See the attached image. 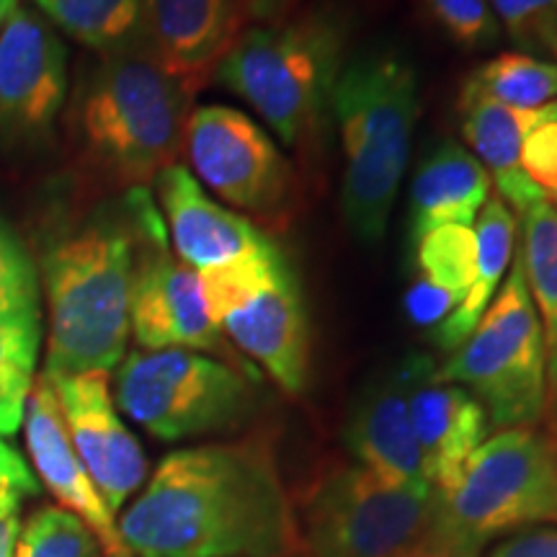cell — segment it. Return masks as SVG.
Listing matches in <instances>:
<instances>
[{
	"label": "cell",
	"instance_id": "obj_31",
	"mask_svg": "<svg viewBox=\"0 0 557 557\" xmlns=\"http://www.w3.org/2000/svg\"><path fill=\"white\" fill-rule=\"evenodd\" d=\"M498 26L524 50L553 52L557 41V0H487Z\"/></svg>",
	"mask_w": 557,
	"mask_h": 557
},
{
	"label": "cell",
	"instance_id": "obj_4",
	"mask_svg": "<svg viewBox=\"0 0 557 557\" xmlns=\"http://www.w3.org/2000/svg\"><path fill=\"white\" fill-rule=\"evenodd\" d=\"M421 111V83L406 54L393 47L354 52L333 90L344 181L341 209L346 227L364 246L385 238L406 176Z\"/></svg>",
	"mask_w": 557,
	"mask_h": 557
},
{
	"label": "cell",
	"instance_id": "obj_33",
	"mask_svg": "<svg viewBox=\"0 0 557 557\" xmlns=\"http://www.w3.org/2000/svg\"><path fill=\"white\" fill-rule=\"evenodd\" d=\"M487 557H557V529H524L500 542Z\"/></svg>",
	"mask_w": 557,
	"mask_h": 557
},
{
	"label": "cell",
	"instance_id": "obj_37",
	"mask_svg": "<svg viewBox=\"0 0 557 557\" xmlns=\"http://www.w3.org/2000/svg\"><path fill=\"white\" fill-rule=\"evenodd\" d=\"M400 557H478V555L475 553H468V549L444 545V542L429 537L426 542H423V545L413 547V549H410V553L400 555Z\"/></svg>",
	"mask_w": 557,
	"mask_h": 557
},
{
	"label": "cell",
	"instance_id": "obj_3",
	"mask_svg": "<svg viewBox=\"0 0 557 557\" xmlns=\"http://www.w3.org/2000/svg\"><path fill=\"white\" fill-rule=\"evenodd\" d=\"M137 263V222L129 197L47 243V377L111 372L129 341V299Z\"/></svg>",
	"mask_w": 557,
	"mask_h": 557
},
{
	"label": "cell",
	"instance_id": "obj_29",
	"mask_svg": "<svg viewBox=\"0 0 557 557\" xmlns=\"http://www.w3.org/2000/svg\"><path fill=\"white\" fill-rule=\"evenodd\" d=\"M0 320H41L39 269L5 220H0Z\"/></svg>",
	"mask_w": 557,
	"mask_h": 557
},
{
	"label": "cell",
	"instance_id": "obj_17",
	"mask_svg": "<svg viewBox=\"0 0 557 557\" xmlns=\"http://www.w3.org/2000/svg\"><path fill=\"white\" fill-rule=\"evenodd\" d=\"M24 436L41 485L52 493L60 508L75 513L96 534L103 557H132L114 513L70 442L58 393L47 374H37L32 385L24 413Z\"/></svg>",
	"mask_w": 557,
	"mask_h": 557
},
{
	"label": "cell",
	"instance_id": "obj_32",
	"mask_svg": "<svg viewBox=\"0 0 557 557\" xmlns=\"http://www.w3.org/2000/svg\"><path fill=\"white\" fill-rule=\"evenodd\" d=\"M521 171L545 197L557 191V99L534 111L521 143Z\"/></svg>",
	"mask_w": 557,
	"mask_h": 557
},
{
	"label": "cell",
	"instance_id": "obj_38",
	"mask_svg": "<svg viewBox=\"0 0 557 557\" xmlns=\"http://www.w3.org/2000/svg\"><path fill=\"white\" fill-rule=\"evenodd\" d=\"M18 0H0V29H3L5 18H9V13L16 9Z\"/></svg>",
	"mask_w": 557,
	"mask_h": 557
},
{
	"label": "cell",
	"instance_id": "obj_39",
	"mask_svg": "<svg viewBox=\"0 0 557 557\" xmlns=\"http://www.w3.org/2000/svg\"><path fill=\"white\" fill-rule=\"evenodd\" d=\"M274 557H302V555H292V553H287V555H274Z\"/></svg>",
	"mask_w": 557,
	"mask_h": 557
},
{
	"label": "cell",
	"instance_id": "obj_24",
	"mask_svg": "<svg viewBox=\"0 0 557 557\" xmlns=\"http://www.w3.org/2000/svg\"><path fill=\"white\" fill-rule=\"evenodd\" d=\"M519 261L540 315L547 354V406L557 408V207L547 197L521 214Z\"/></svg>",
	"mask_w": 557,
	"mask_h": 557
},
{
	"label": "cell",
	"instance_id": "obj_26",
	"mask_svg": "<svg viewBox=\"0 0 557 557\" xmlns=\"http://www.w3.org/2000/svg\"><path fill=\"white\" fill-rule=\"evenodd\" d=\"M41 336V320H0V436H13L24 423Z\"/></svg>",
	"mask_w": 557,
	"mask_h": 557
},
{
	"label": "cell",
	"instance_id": "obj_5",
	"mask_svg": "<svg viewBox=\"0 0 557 557\" xmlns=\"http://www.w3.org/2000/svg\"><path fill=\"white\" fill-rule=\"evenodd\" d=\"M346 47L348 24L338 11H295L287 18L248 24L214 78L246 101L284 148L318 160L333 90L348 60Z\"/></svg>",
	"mask_w": 557,
	"mask_h": 557
},
{
	"label": "cell",
	"instance_id": "obj_23",
	"mask_svg": "<svg viewBox=\"0 0 557 557\" xmlns=\"http://www.w3.org/2000/svg\"><path fill=\"white\" fill-rule=\"evenodd\" d=\"M478 274L468 299H465L438 329L431 331V341L442 351H455L465 344V338L478 329L480 318L485 315L487 305L493 302L506 269L513 263V243H517V218L504 199H487L480 212L478 227Z\"/></svg>",
	"mask_w": 557,
	"mask_h": 557
},
{
	"label": "cell",
	"instance_id": "obj_9",
	"mask_svg": "<svg viewBox=\"0 0 557 557\" xmlns=\"http://www.w3.org/2000/svg\"><path fill=\"white\" fill-rule=\"evenodd\" d=\"M470 389L493 429L537 426L547 408V354L519 256L478 329L436 369Z\"/></svg>",
	"mask_w": 557,
	"mask_h": 557
},
{
	"label": "cell",
	"instance_id": "obj_35",
	"mask_svg": "<svg viewBox=\"0 0 557 557\" xmlns=\"http://www.w3.org/2000/svg\"><path fill=\"white\" fill-rule=\"evenodd\" d=\"M18 532V496L11 491H0V557H13Z\"/></svg>",
	"mask_w": 557,
	"mask_h": 557
},
{
	"label": "cell",
	"instance_id": "obj_6",
	"mask_svg": "<svg viewBox=\"0 0 557 557\" xmlns=\"http://www.w3.org/2000/svg\"><path fill=\"white\" fill-rule=\"evenodd\" d=\"M436 496V493H434ZM557 519V444L534 426L498 431L436 496L431 537L480 553L487 542Z\"/></svg>",
	"mask_w": 557,
	"mask_h": 557
},
{
	"label": "cell",
	"instance_id": "obj_19",
	"mask_svg": "<svg viewBox=\"0 0 557 557\" xmlns=\"http://www.w3.org/2000/svg\"><path fill=\"white\" fill-rule=\"evenodd\" d=\"M344 438L348 451L357 457V465L372 475L389 485L434 493L410 423L408 380L403 361L374 377L357 395Z\"/></svg>",
	"mask_w": 557,
	"mask_h": 557
},
{
	"label": "cell",
	"instance_id": "obj_13",
	"mask_svg": "<svg viewBox=\"0 0 557 557\" xmlns=\"http://www.w3.org/2000/svg\"><path fill=\"white\" fill-rule=\"evenodd\" d=\"M67 99V50L52 24L16 5L0 29V139L39 143Z\"/></svg>",
	"mask_w": 557,
	"mask_h": 557
},
{
	"label": "cell",
	"instance_id": "obj_12",
	"mask_svg": "<svg viewBox=\"0 0 557 557\" xmlns=\"http://www.w3.org/2000/svg\"><path fill=\"white\" fill-rule=\"evenodd\" d=\"M137 222V263L132 278L129 331L143 351L189 348L222 354L227 344L209 315L201 278L169 248V227L148 189L127 191Z\"/></svg>",
	"mask_w": 557,
	"mask_h": 557
},
{
	"label": "cell",
	"instance_id": "obj_20",
	"mask_svg": "<svg viewBox=\"0 0 557 557\" xmlns=\"http://www.w3.org/2000/svg\"><path fill=\"white\" fill-rule=\"evenodd\" d=\"M534 111L537 109L521 111L506 107L485 96L470 81H465L457 99L459 132L465 143L496 184L498 199H504L517 214H524L529 207L545 199V191L537 189L521 171V143L534 120Z\"/></svg>",
	"mask_w": 557,
	"mask_h": 557
},
{
	"label": "cell",
	"instance_id": "obj_22",
	"mask_svg": "<svg viewBox=\"0 0 557 557\" xmlns=\"http://www.w3.org/2000/svg\"><path fill=\"white\" fill-rule=\"evenodd\" d=\"M416 276L403 297V310L418 329L434 331L470 295L478 274L475 230L444 225L413 243Z\"/></svg>",
	"mask_w": 557,
	"mask_h": 557
},
{
	"label": "cell",
	"instance_id": "obj_40",
	"mask_svg": "<svg viewBox=\"0 0 557 557\" xmlns=\"http://www.w3.org/2000/svg\"><path fill=\"white\" fill-rule=\"evenodd\" d=\"M549 199H555V201H553V205L557 207V191H555V194H553V197H549Z\"/></svg>",
	"mask_w": 557,
	"mask_h": 557
},
{
	"label": "cell",
	"instance_id": "obj_14",
	"mask_svg": "<svg viewBox=\"0 0 557 557\" xmlns=\"http://www.w3.org/2000/svg\"><path fill=\"white\" fill-rule=\"evenodd\" d=\"M45 374V372H41ZM58 393L70 442L78 451L111 513L122 511L132 493L145 483L148 459L135 434L124 426L109 389V372L47 377Z\"/></svg>",
	"mask_w": 557,
	"mask_h": 557
},
{
	"label": "cell",
	"instance_id": "obj_16",
	"mask_svg": "<svg viewBox=\"0 0 557 557\" xmlns=\"http://www.w3.org/2000/svg\"><path fill=\"white\" fill-rule=\"evenodd\" d=\"M408 380V410L421 449L423 470L436 496L457 483L468 459L485 442L487 413L470 389L444 382L423 354L403 359Z\"/></svg>",
	"mask_w": 557,
	"mask_h": 557
},
{
	"label": "cell",
	"instance_id": "obj_28",
	"mask_svg": "<svg viewBox=\"0 0 557 557\" xmlns=\"http://www.w3.org/2000/svg\"><path fill=\"white\" fill-rule=\"evenodd\" d=\"M13 557H103L99 540L75 513L41 506L21 527Z\"/></svg>",
	"mask_w": 557,
	"mask_h": 557
},
{
	"label": "cell",
	"instance_id": "obj_11",
	"mask_svg": "<svg viewBox=\"0 0 557 557\" xmlns=\"http://www.w3.org/2000/svg\"><path fill=\"white\" fill-rule=\"evenodd\" d=\"M184 148L197 181L261 230H284L295 218V169L243 111L222 103L194 109Z\"/></svg>",
	"mask_w": 557,
	"mask_h": 557
},
{
	"label": "cell",
	"instance_id": "obj_27",
	"mask_svg": "<svg viewBox=\"0 0 557 557\" xmlns=\"http://www.w3.org/2000/svg\"><path fill=\"white\" fill-rule=\"evenodd\" d=\"M485 96L511 109L532 111L557 99V65L524 52H500L468 78Z\"/></svg>",
	"mask_w": 557,
	"mask_h": 557
},
{
	"label": "cell",
	"instance_id": "obj_18",
	"mask_svg": "<svg viewBox=\"0 0 557 557\" xmlns=\"http://www.w3.org/2000/svg\"><path fill=\"white\" fill-rule=\"evenodd\" d=\"M176 259L205 274L274 248L276 240L243 214L209 199L194 173L173 163L152 181Z\"/></svg>",
	"mask_w": 557,
	"mask_h": 557
},
{
	"label": "cell",
	"instance_id": "obj_7",
	"mask_svg": "<svg viewBox=\"0 0 557 557\" xmlns=\"http://www.w3.org/2000/svg\"><path fill=\"white\" fill-rule=\"evenodd\" d=\"M256 372L189 348L132 351L116 367V408L160 442L246 426L259 410Z\"/></svg>",
	"mask_w": 557,
	"mask_h": 557
},
{
	"label": "cell",
	"instance_id": "obj_41",
	"mask_svg": "<svg viewBox=\"0 0 557 557\" xmlns=\"http://www.w3.org/2000/svg\"><path fill=\"white\" fill-rule=\"evenodd\" d=\"M553 54L557 58V41H555V47H553Z\"/></svg>",
	"mask_w": 557,
	"mask_h": 557
},
{
	"label": "cell",
	"instance_id": "obj_2",
	"mask_svg": "<svg viewBox=\"0 0 557 557\" xmlns=\"http://www.w3.org/2000/svg\"><path fill=\"white\" fill-rule=\"evenodd\" d=\"M191 99L135 41L81 73L67 137L81 176L99 191L148 189L184 150Z\"/></svg>",
	"mask_w": 557,
	"mask_h": 557
},
{
	"label": "cell",
	"instance_id": "obj_36",
	"mask_svg": "<svg viewBox=\"0 0 557 557\" xmlns=\"http://www.w3.org/2000/svg\"><path fill=\"white\" fill-rule=\"evenodd\" d=\"M302 0H243L246 24H267V21L287 18L295 13Z\"/></svg>",
	"mask_w": 557,
	"mask_h": 557
},
{
	"label": "cell",
	"instance_id": "obj_15",
	"mask_svg": "<svg viewBox=\"0 0 557 557\" xmlns=\"http://www.w3.org/2000/svg\"><path fill=\"white\" fill-rule=\"evenodd\" d=\"M243 29V0H145L132 41L169 78L197 94Z\"/></svg>",
	"mask_w": 557,
	"mask_h": 557
},
{
	"label": "cell",
	"instance_id": "obj_25",
	"mask_svg": "<svg viewBox=\"0 0 557 557\" xmlns=\"http://www.w3.org/2000/svg\"><path fill=\"white\" fill-rule=\"evenodd\" d=\"M47 21L96 52H109L135 37L145 0H34Z\"/></svg>",
	"mask_w": 557,
	"mask_h": 557
},
{
	"label": "cell",
	"instance_id": "obj_8",
	"mask_svg": "<svg viewBox=\"0 0 557 557\" xmlns=\"http://www.w3.org/2000/svg\"><path fill=\"white\" fill-rule=\"evenodd\" d=\"M199 278L222 336L253 359L278 389L302 395L310 382V318L287 253L274 246L209 269Z\"/></svg>",
	"mask_w": 557,
	"mask_h": 557
},
{
	"label": "cell",
	"instance_id": "obj_21",
	"mask_svg": "<svg viewBox=\"0 0 557 557\" xmlns=\"http://www.w3.org/2000/svg\"><path fill=\"white\" fill-rule=\"evenodd\" d=\"M493 181L483 163L457 143H438L418 163L408 191L410 246L444 225H472L491 199Z\"/></svg>",
	"mask_w": 557,
	"mask_h": 557
},
{
	"label": "cell",
	"instance_id": "obj_1",
	"mask_svg": "<svg viewBox=\"0 0 557 557\" xmlns=\"http://www.w3.org/2000/svg\"><path fill=\"white\" fill-rule=\"evenodd\" d=\"M120 534L132 557H274L297 547L274 457L253 442L171 451L124 511Z\"/></svg>",
	"mask_w": 557,
	"mask_h": 557
},
{
	"label": "cell",
	"instance_id": "obj_34",
	"mask_svg": "<svg viewBox=\"0 0 557 557\" xmlns=\"http://www.w3.org/2000/svg\"><path fill=\"white\" fill-rule=\"evenodd\" d=\"M0 491H11L16 496H39L41 485L39 480L34 478V472L26 459L21 457L11 444H5L0 438Z\"/></svg>",
	"mask_w": 557,
	"mask_h": 557
},
{
	"label": "cell",
	"instance_id": "obj_10",
	"mask_svg": "<svg viewBox=\"0 0 557 557\" xmlns=\"http://www.w3.org/2000/svg\"><path fill=\"white\" fill-rule=\"evenodd\" d=\"M434 511V493L389 485L361 465H338L305 493L297 545L308 557H400L431 537Z\"/></svg>",
	"mask_w": 557,
	"mask_h": 557
},
{
	"label": "cell",
	"instance_id": "obj_30",
	"mask_svg": "<svg viewBox=\"0 0 557 557\" xmlns=\"http://www.w3.org/2000/svg\"><path fill=\"white\" fill-rule=\"evenodd\" d=\"M421 9L459 50L483 52L498 45L500 26L487 0H421Z\"/></svg>",
	"mask_w": 557,
	"mask_h": 557
}]
</instances>
